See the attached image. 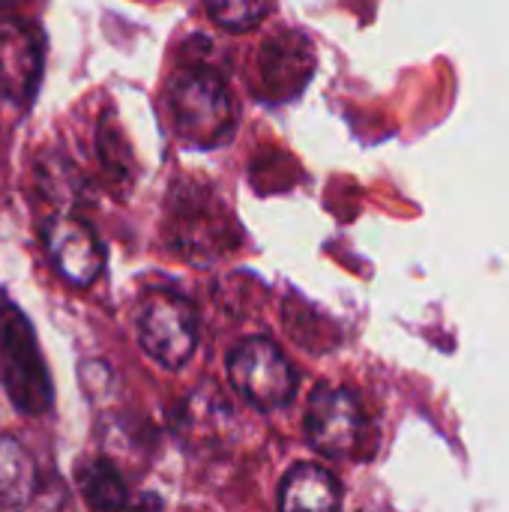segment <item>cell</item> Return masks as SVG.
<instances>
[{
    "mask_svg": "<svg viewBox=\"0 0 509 512\" xmlns=\"http://www.w3.org/2000/svg\"><path fill=\"white\" fill-rule=\"evenodd\" d=\"M0 381L12 408L24 417H42L54 402L51 372L36 330L6 291H0Z\"/></svg>",
    "mask_w": 509,
    "mask_h": 512,
    "instance_id": "1",
    "label": "cell"
},
{
    "mask_svg": "<svg viewBox=\"0 0 509 512\" xmlns=\"http://www.w3.org/2000/svg\"><path fill=\"white\" fill-rule=\"evenodd\" d=\"M168 108L174 129L195 147H216L234 129V99L219 72L186 66L168 84Z\"/></svg>",
    "mask_w": 509,
    "mask_h": 512,
    "instance_id": "2",
    "label": "cell"
},
{
    "mask_svg": "<svg viewBox=\"0 0 509 512\" xmlns=\"http://www.w3.org/2000/svg\"><path fill=\"white\" fill-rule=\"evenodd\" d=\"M135 327L147 357L165 369H183L198 348V315L180 294L150 291L138 303Z\"/></svg>",
    "mask_w": 509,
    "mask_h": 512,
    "instance_id": "3",
    "label": "cell"
},
{
    "mask_svg": "<svg viewBox=\"0 0 509 512\" xmlns=\"http://www.w3.org/2000/svg\"><path fill=\"white\" fill-rule=\"evenodd\" d=\"M234 390L258 411H279L297 393V369L270 339H246L228 354Z\"/></svg>",
    "mask_w": 509,
    "mask_h": 512,
    "instance_id": "4",
    "label": "cell"
},
{
    "mask_svg": "<svg viewBox=\"0 0 509 512\" xmlns=\"http://www.w3.org/2000/svg\"><path fill=\"white\" fill-rule=\"evenodd\" d=\"M369 414L363 402L342 387H318L306 408L309 447L327 459H351L369 441Z\"/></svg>",
    "mask_w": 509,
    "mask_h": 512,
    "instance_id": "5",
    "label": "cell"
},
{
    "mask_svg": "<svg viewBox=\"0 0 509 512\" xmlns=\"http://www.w3.org/2000/svg\"><path fill=\"white\" fill-rule=\"evenodd\" d=\"M54 273L72 288H90L105 270V246L96 231L75 213H57L39 228Z\"/></svg>",
    "mask_w": 509,
    "mask_h": 512,
    "instance_id": "6",
    "label": "cell"
},
{
    "mask_svg": "<svg viewBox=\"0 0 509 512\" xmlns=\"http://www.w3.org/2000/svg\"><path fill=\"white\" fill-rule=\"evenodd\" d=\"M45 72V33L24 18L0 21V99L27 111Z\"/></svg>",
    "mask_w": 509,
    "mask_h": 512,
    "instance_id": "7",
    "label": "cell"
},
{
    "mask_svg": "<svg viewBox=\"0 0 509 512\" xmlns=\"http://www.w3.org/2000/svg\"><path fill=\"white\" fill-rule=\"evenodd\" d=\"M315 72V48L300 30L273 33L258 54L261 96L270 102H288L309 84Z\"/></svg>",
    "mask_w": 509,
    "mask_h": 512,
    "instance_id": "8",
    "label": "cell"
},
{
    "mask_svg": "<svg viewBox=\"0 0 509 512\" xmlns=\"http://www.w3.org/2000/svg\"><path fill=\"white\" fill-rule=\"evenodd\" d=\"M42 495V471L30 450L12 438L0 435V507H27Z\"/></svg>",
    "mask_w": 509,
    "mask_h": 512,
    "instance_id": "9",
    "label": "cell"
},
{
    "mask_svg": "<svg viewBox=\"0 0 509 512\" xmlns=\"http://www.w3.org/2000/svg\"><path fill=\"white\" fill-rule=\"evenodd\" d=\"M279 507L282 510H339L342 507V486L339 480L321 465H297L285 474L279 486Z\"/></svg>",
    "mask_w": 509,
    "mask_h": 512,
    "instance_id": "10",
    "label": "cell"
},
{
    "mask_svg": "<svg viewBox=\"0 0 509 512\" xmlns=\"http://www.w3.org/2000/svg\"><path fill=\"white\" fill-rule=\"evenodd\" d=\"M36 183L42 189V195L51 204L66 207V213H72V207L84 204L87 195V183L81 177V171L60 153H42L36 159Z\"/></svg>",
    "mask_w": 509,
    "mask_h": 512,
    "instance_id": "11",
    "label": "cell"
},
{
    "mask_svg": "<svg viewBox=\"0 0 509 512\" xmlns=\"http://www.w3.org/2000/svg\"><path fill=\"white\" fill-rule=\"evenodd\" d=\"M78 492L93 510H117L129 504L126 483L108 459H90L78 468Z\"/></svg>",
    "mask_w": 509,
    "mask_h": 512,
    "instance_id": "12",
    "label": "cell"
},
{
    "mask_svg": "<svg viewBox=\"0 0 509 512\" xmlns=\"http://www.w3.org/2000/svg\"><path fill=\"white\" fill-rule=\"evenodd\" d=\"M207 15L225 30H252L267 18L270 0H204Z\"/></svg>",
    "mask_w": 509,
    "mask_h": 512,
    "instance_id": "13",
    "label": "cell"
},
{
    "mask_svg": "<svg viewBox=\"0 0 509 512\" xmlns=\"http://www.w3.org/2000/svg\"><path fill=\"white\" fill-rule=\"evenodd\" d=\"M96 141H99V162L105 165V171L114 174V177H123V174H126L129 156H126L123 135L117 132V126L108 123V114H105V120H102V126H99V138H96Z\"/></svg>",
    "mask_w": 509,
    "mask_h": 512,
    "instance_id": "14",
    "label": "cell"
}]
</instances>
